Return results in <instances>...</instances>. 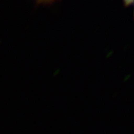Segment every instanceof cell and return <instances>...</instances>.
Returning <instances> with one entry per match:
<instances>
[{"label": "cell", "instance_id": "1", "mask_svg": "<svg viewBox=\"0 0 134 134\" xmlns=\"http://www.w3.org/2000/svg\"><path fill=\"white\" fill-rule=\"evenodd\" d=\"M39 3H52V2H55L57 0H36Z\"/></svg>", "mask_w": 134, "mask_h": 134}]
</instances>
